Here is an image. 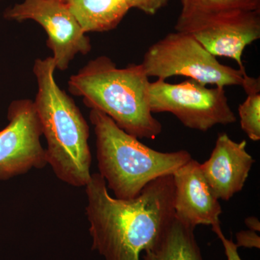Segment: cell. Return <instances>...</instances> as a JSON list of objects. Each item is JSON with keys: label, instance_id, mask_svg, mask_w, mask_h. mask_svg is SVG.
<instances>
[{"label": "cell", "instance_id": "6da1fadb", "mask_svg": "<svg viewBox=\"0 0 260 260\" xmlns=\"http://www.w3.org/2000/svg\"><path fill=\"white\" fill-rule=\"evenodd\" d=\"M85 187L92 249L105 260H140L175 218L172 174L150 181L132 200L111 196L99 173L91 174Z\"/></svg>", "mask_w": 260, "mask_h": 260}, {"label": "cell", "instance_id": "7a4b0ae2", "mask_svg": "<svg viewBox=\"0 0 260 260\" xmlns=\"http://www.w3.org/2000/svg\"><path fill=\"white\" fill-rule=\"evenodd\" d=\"M55 70L52 57L34 63L38 92L34 104L47 140V162L61 181L85 186L91 177L89 126L73 99L56 84Z\"/></svg>", "mask_w": 260, "mask_h": 260}, {"label": "cell", "instance_id": "3957f363", "mask_svg": "<svg viewBox=\"0 0 260 260\" xmlns=\"http://www.w3.org/2000/svg\"><path fill=\"white\" fill-rule=\"evenodd\" d=\"M150 83L141 64L118 68L105 56L89 61L68 82L70 93L83 98L87 107L107 114L138 139L154 140L162 124L149 106Z\"/></svg>", "mask_w": 260, "mask_h": 260}, {"label": "cell", "instance_id": "277c9868", "mask_svg": "<svg viewBox=\"0 0 260 260\" xmlns=\"http://www.w3.org/2000/svg\"><path fill=\"white\" fill-rule=\"evenodd\" d=\"M90 120L96 137L99 174L117 199H134L150 181L174 174L192 158L185 150L165 153L149 148L97 109L90 111Z\"/></svg>", "mask_w": 260, "mask_h": 260}, {"label": "cell", "instance_id": "5b68a950", "mask_svg": "<svg viewBox=\"0 0 260 260\" xmlns=\"http://www.w3.org/2000/svg\"><path fill=\"white\" fill-rule=\"evenodd\" d=\"M141 64L148 78L183 76L220 88L242 87L246 75V70L221 64L189 32L177 30L150 46Z\"/></svg>", "mask_w": 260, "mask_h": 260}, {"label": "cell", "instance_id": "8992f818", "mask_svg": "<svg viewBox=\"0 0 260 260\" xmlns=\"http://www.w3.org/2000/svg\"><path fill=\"white\" fill-rule=\"evenodd\" d=\"M148 100L153 114L171 113L189 129L207 132L237 120L224 88H208L194 80L177 84L159 79L150 82Z\"/></svg>", "mask_w": 260, "mask_h": 260}, {"label": "cell", "instance_id": "52a82bcc", "mask_svg": "<svg viewBox=\"0 0 260 260\" xmlns=\"http://www.w3.org/2000/svg\"><path fill=\"white\" fill-rule=\"evenodd\" d=\"M5 18L22 22L32 20L47 34L56 69L66 70L78 54L91 50L90 39L72 14L68 5L59 0H24L5 11Z\"/></svg>", "mask_w": 260, "mask_h": 260}, {"label": "cell", "instance_id": "ba28073f", "mask_svg": "<svg viewBox=\"0 0 260 260\" xmlns=\"http://www.w3.org/2000/svg\"><path fill=\"white\" fill-rule=\"evenodd\" d=\"M9 124L0 131V180L26 174L47 165L40 119L34 102L15 101L8 109Z\"/></svg>", "mask_w": 260, "mask_h": 260}, {"label": "cell", "instance_id": "9c48e42d", "mask_svg": "<svg viewBox=\"0 0 260 260\" xmlns=\"http://www.w3.org/2000/svg\"><path fill=\"white\" fill-rule=\"evenodd\" d=\"M179 31L189 32L210 54L233 59L244 71L243 52L260 38V11L210 19Z\"/></svg>", "mask_w": 260, "mask_h": 260}, {"label": "cell", "instance_id": "30bf717a", "mask_svg": "<svg viewBox=\"0 0 260 260\" xmlns=\"http://www.w3.org/2000/svg\"><path fill=\"white\" fill-rule=\"evenodd\" d=\"M173 175L175 218L196 228L220 223L222 208L200 169V164L191 158Z\"/></svg>", "mask_w": 260, "mask_h": 260}, {"label": "cell", "instance_id": "8fae6325", "mask_svg": "<svg viewBox=\"0 0 260 260\" xmlns=\"http://www.w3.org/2000/svg\"><path fill=\"white\" fill-rule=\"evenodd\" d=\"M246 140L236 142L225 133L218 135L208 160L200 164L202 172L215 196L228 201L242 190L255 162L246 150Z\"/></svg>", "mask_w": 260, "mask_h": 260}, {"label": "cell", "instance_id": "7c38bea8", "mask_svg": "<svg viewBox=\"0 0 260 260\" xmlns=\"http://www.w3.org/2000/svg\"><path fill=\"white\" fill-rule=\"evenodd\" d=\"M68 5L85 34L113 30L130 10L124 0H73Z\"/></svg>", "mask_w": 260, "mask_h": 260}, {"label": "cell", "instance_id": "4fadbf2b", "mask_svg": "<svg viewBox=\"0 0 260 260\" xmlns=\"http://www.w3.org/2000/svg\"><path fill=\"white\" fill-rule=\"evenodd\" d=\"M194 229L174 218L158 242L143 251L140 260H204Z\"/></svg>", "mask_w": 260, "mask_h": 260}, {"label": "cell", "instance_id": "5bb4252c", "mask_svg": "<svg viewBox=\"0 0 260 260\" xmlns=\"http://www.w3.org/2000/svg\"><path fill=\"white\" fill-rule=\"evenodd\" d=\"M177 31L205 20L226 15L260 11V0H180Z\"/></svg>", "mask_w": 260, "mask_h": 260}, {"label": "cell", "instance_id": "9a60e30c", "mask_svg": "<svg viewBox=\"0 0 260 260\" xmlns=\"http://www.w3.org/2000/svg\"><path fill=\"white\" fill-rule=\"evenodd\" d=\"M242 88L246 99L239 106L241 127L252 141L260 140V81L247 74L244 78Z\"/></svg>", "mask_w": 260, "mask_h": 260}, {"label": "cell", "instance_id": "2e32d148", "mask_svg": "<svg viewBox=\"0 0 260 260\" xmlns=\"http://www.w3.org/2000/svg\"><path fill=\"white\" fill-rule=\"evenodd\" d=\"M124 1L129 9L136 8L149 15L156 14L159 10L167 6L169 3V0H124Z\"/></svg>", "mask_w": 260, "mask_h": 260}, {"label": "cell", "instance_id": "e0dca14e", "mask_svg": "<svg viewBox=\"0 0 260 260\" xmlns=\"http://www.w3.org/2000/svg\"><path fill=\"white\" fill-rule=\"evenodd\" d=\"M211 227L212 231L216 234L217 237L223 244L227 260H242L238 253V247L235 243L233 242L232 239H227L224 235L220 227V223L216 224Z\"/></svg>", "mask_w": 260, "mask_h": 260}, {"label": "cell", "instance_id": "ac0fdd59", "mask_svg": "<svg viewBox=\"0 0 260 260\" xmlns=\"http://www.w3.org/2000/svg\"><path fill=\"white\" fill-rule=\"evenodd\" d=\"M236 245L246 248H260V238L254 231H241L237 233Z\"/></svg>", "mask_w": 260, "mask_h": 260}, {"label": "cell", "instance_id": "d6986e66", "mask_svg": "<svg viewBox=\"0 0 260 260\" xmlns=\"http://www.w3.org/2000/svg\"><path fill=\"white\" fill-rule=\"evenodd\" d=\"M246 226L249 228V230L254 231V232H259L260 231V223L259 219L256 217L250 216L248 217L244 220Z\"/></svg>", "mask_w": 260, "mask_h": 260}, {"label": "cell", "instance_id": "ffe728a7", "mask_svg": "<svg viewBox=\"0 0 260 260\" xmlns=\"http://www.w3.org/2000/svg\"><path fill=\"white\" fill-rule=\"evenodd\" d=\"M59 1L61 2V3H64V4L68 5L69 3H71V2H73V0H59Z\"/></svg>", "mask_w": 260, "mask_h": 260}]
</instances>
